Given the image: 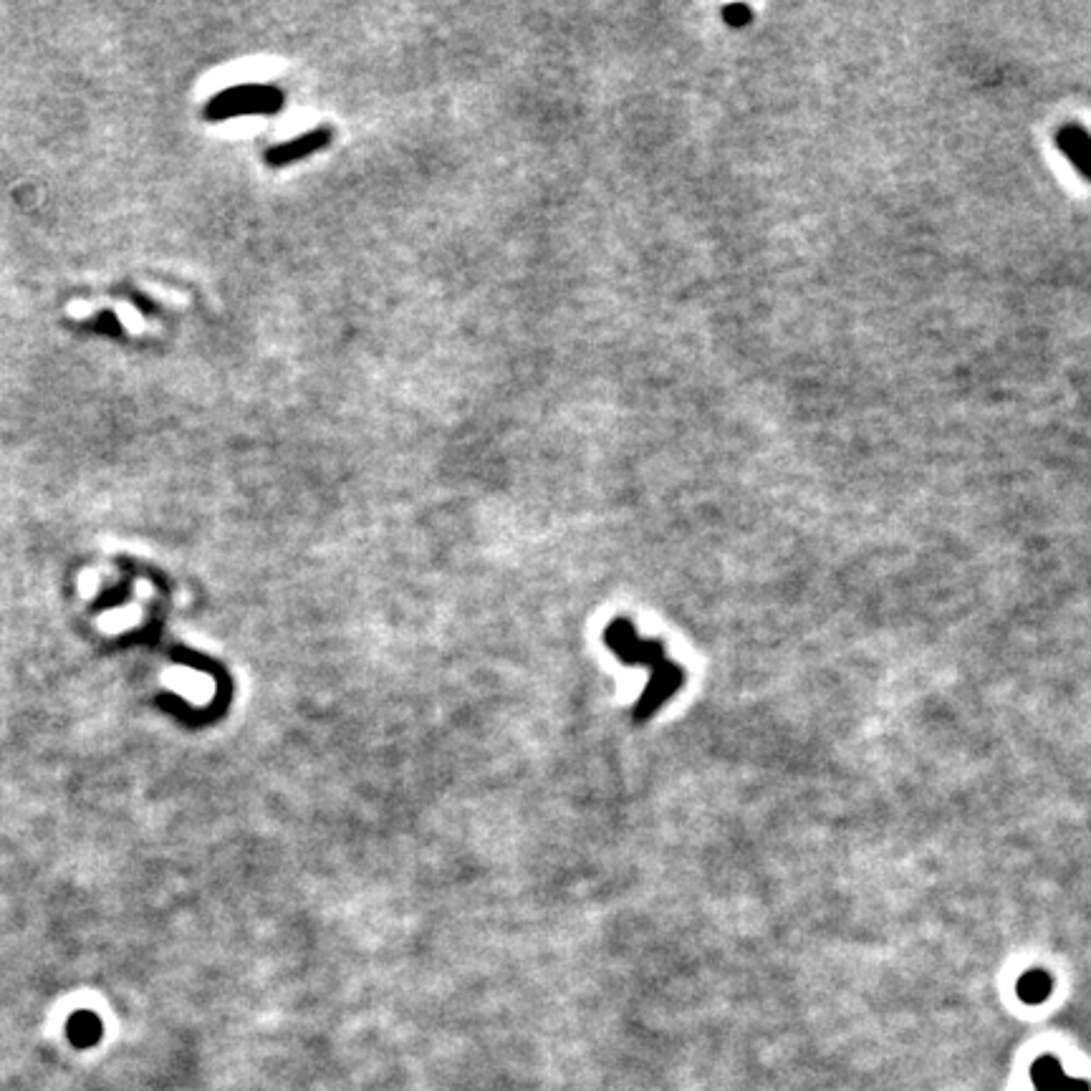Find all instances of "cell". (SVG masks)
<instances>
[{"label": "cell", "mask_w": 1091, "mask_h": 1091, "mask_svg": "<svg viewBox=\"0 0 1091 1091\" xmlns=\"http://www.w3.org/2000/svg\"><path fill=\"white\" fill-rule=\"evenodd\" d=\"M1056 147L1076 167L1081 177L1091 180V134L1079 124H1066L1056 132Z\"/></svg>", "instance_id": "obj_1"}, {"label": "cell", "mask_w": 1091, "mask_h": 1091, "mask_svg": "<svg viewBox=\"0 0 1091 1091\" xmlns=\"http://www.w3.org/2000/svg\"><path fill=\"white\" fill-rule=\"evenodd\" d=\"M1031 1079L1036 1091H1091L1089 1081L1066 1076L1059 1059H1054V1056H1041V1059L1033 1061Z\"/></svg>", "instance_id": "obj_2"}, {"label": "cell", "mask_w": 1091, "mask_h": 1091, "mask_svg": "<svg viewBox=\"0 0 1091 1091\" xmlns=\"http://www.w3.org/2000/svg\"><path fill=\"white\" fill-rule=\"evenodd\" d=\"M1051 988H1054V980L1044 970H1031V973L1023 975L1018 980V998L1028 1006H1038L1051 996Z\"/></svg>", "instance_id": "obj_3"}, {"label": "cell", "mask_w": 1091, "mask_h": 1091, "mask_svg": "<svg viewBox=\"0 0 1091 1091\" xmlns=\"http://www.w3.org/2000/svg\"><path fill=\"white\" fill-rule=\"evenodd\" d=\"M723 18H725V23H728V26L743 28V26H748V23H751L753 11L748 6H730V8H725V11H723Z\"/></svg>", "instance_id": "obj_4"}]
</instances>
